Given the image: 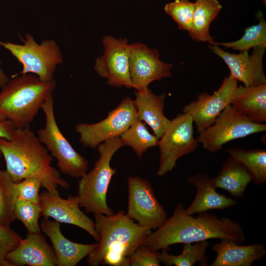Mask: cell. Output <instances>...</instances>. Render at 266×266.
Listing matches in <instances>:
<instances>
[{
  "label": "cell",
  "mask_w": 266,
  "mask_h": 266,
  "mask_svg": "<svg viewBox=\"0 0 266 266\" xmlns=\"http://www.w3.org/2000/svg\"><path fill=\"white\" fill-rule=\"evenodd\" d=\"M211 249L216 256L211 266H251L266 253L263 243L241 245L229 238L221 239L212 245Z\"/></svg>",
  "instance_id": "ffe728a7"
},
{
  "label": "cell",
  "mask_w": 266,
  "mask_h": 266,
  "mask_svg": "<svg viewBox=\"0 0 266 266\" xmlns=\"http://www.w3.org/2000/svg\"><path fill=\"white\" fill-rule=\"evenodd\" d=\"M225 151L230 156L242 164L251 174L257 185L266 181V150L264 149L245 150L241 147L231 148Z\"/></svg>",
  "instance_id": "484cf974"
},
{
  "label": "cell",
  "mask_w": 266,
  "mask_h": 266,
  "mask_svg": "<svg viewBox=\"0 0 266 266\" xmlns=\"http://www.w3.org/2000/svg\"><path fill=\"white\" fill-rule=\"evenodd\" d=\"M237 86V81L229 75L224 78L219 88L213 94L202 92L197 100L183 107L182 112L191 116L198 133L211 126L218 115L231 104Z\"/></svg>",
  "instance_id": "5bb4252c"
},
{
  "label": "cell",
  "mask_w": 266,
  "mask_h": 266,
  "mask_svg": "<svg viewBox=\"0 0 266 266\" xmlns=\"http://www.w3.org/2000/svg\"><path fill=\"white\" fill-rule=\"evenodd\" d=\"M17 198L23 200L39 204V190L40 181L35 178H27L15 183Z\"/></svg>",
  "instance_id": "d6a6232c"
},
{
  "label": "cell",
  "mask_w": 266,
  "mask_h": 266,
  "mask_svg": "<svg viewBox=\"0 0 266 266\" xmlns=\"http://www.w3.org/2000/svg\"><path fill=\"white\" fill-rule=\"evenodd\" d=\"M102 42L104 53L96 59L95 70L107 79L109 86L132 88L129 66L130 44L128 40L106 35Z\"/></svg>",
  "instance_id": "7c38bea8"
},
{
  "label": "cell",
  "mask_w": 266,
  "mask_h": 266,
  "mask_svg": "<svg viewBox=\"0 0 266 266\" xmlns=\"http://www.w3.org/2000/svg\"><path fill=\"white\" fill-rule=\"evenodd\" d=\"M209 49L221 58L230 69V74L237 81L246 86L266 84L263 66V58L266 48H253L251 54L248 51L238 54L225 51L219 46L209 44Z\"/></svg>",
  "instance_id": "9a60e30c"
},
{
  "label": "cell",
  "mask_w": 266,
  "mask_h": 266,
  "mask_svg": "<svg viewBox=\"0 0 266 266\" xmlns=\"http://www.w3.org/2000/svg\"><path fill=\"white\" fill-rule=\"evenodd\" d=\"M40 227L49 237L57 258L58 266H75L97 246L98 243L81 244L67 239L62 233L60 224L43 217Z\"/></svg>",
  "instance_id": "ac0fdd59"
},
{
  "label": "cell",
  "mask_w": 266,
  "mask_h": 266,
  "mask_svg": "<svg viewBox=\"0 0 266 266\" xmlns=\"http://www.w3.org/2000/svg\"><path fill=\"white\" fill-rule=\"evenodd\" d=\"M259 23L245 29L243 36L239 39L229 42H214L212 45L222 46L234 50L243 52L248 51L256 47L266 48V22L263 13H257Z\"/></svg>",
  "instance_id": "83f0119b"
},
{
  "label": "cell",
  "mask_w": 266,
  "mask_h": 266,
  "mask_svg": "<svg viewBox=\"0 0 266 266\" xmlns=\"http://www.w3.org/2000/svg\"><path fill=\"white\" fill-rule=\"evenodd\" d=\"M21 239L10 227L0 224V266H12L6 260V256L18 245Z\"/></svg>",
  "instance_id": "1f68e13d"
},
{
  "label": "cell",
  "mask_w": 266,
  "mask_h": 266,
  "mask_svg": "<svg viewBox=\"0 0 266 266\" xmlns=\"http://www.w3.org/2000/svg\"><path fill=\"white\" fill-rule=\"evenodd\" d=\"M209 246L208 240L183 243L182 253L178 255L169 254L168 249L158 252V259L166 266H192L199 262L201 266H208V257L206 254Z\"/></svg>",
  "instance_id": "d4e9b609"
},
{
  "label": "cell",
  "mask_w": 266,
  "mask_h": 266,
  "mask_svg": "<svg viewBox=\"0 0 266 266\" xmlns=\"http://www.w3.org/2000/svg\"><path fill=\"white\" fill-rule=\"evenodd\" d=\"M195 9L194 2L174 0L165 4L164 10L176 23L179 29L189 32L191 29Z\"/></svg>",
  "instance_id": "f546056e"
},
{
  "label": "cell",
  "mask_w": 266,
  "mask_h": 266,
  "mask_svg": "<svg viewBox=\"0 0 266 266\" xmlns=\"http://www.w3.org/2000/svg\"><path fill=\"white\" fill-rule=\"evenodd\" d=\"M123 144L120 136L111 138L97 146L100 157L93 168L78 181L77 196L80 207L87 213L106 215L114 213L107 203L109 183L116 169L110 166L111 159Z\"/></svg>",
  "instance_id": "5b68a950"
},
{
  "label": "cell",
  "mask_w": 266,
  "mask_h": 266,
  "mask_svg": "<svg viewBox=\"0 0 266 266\" xmlns=\"http://www.w3.org/2000/svg\"><path fill=\"white\" fill-rule=\"evenodd\" d=\"M266 131V124L252 121L230 104L211 126L199 133L196 139L203 149L212 153L232 140Z\"/></svg>",
  "instance_id": "ba28073f"
},
{
  "label": "cell",
  "mask_w": 266,
  "mask_h": 266,
  "mask_svg": "<svg viewBox=\"0 0 266 266\" xmlns=\"http://www.w3.org/2000/svg\"><path fill=\"white\" fill-rule=\"evenodd\" d=\"M135 95L138 118L149 126L159 139L170 123L163 112L165 94L156 95L148 88L145 91H136Z\"/></svg>",
  "instance_id": "44dd1931"
},
{
  "label": "cell",
  "mask_w": 266,
  "mask_h": 266,
  "mask_svg": "<svg viewBox=\"0 0 266 266\" xmlns=\"http://www.w3.org/2000/svg\"><path fill=\"white\" fill-rule=\"evenodd\" d=\"M9 78L5 74L3 70L0 67V88L1 89L3 88L6 84L7 83Z\"/></svg>",
  "instance_id": "d590c367"
},
{
  "label": "cell",
  "mask_w": 266,
  "mask_h": 266,
  "mask_svg": "<svg viewBox=\"0 0 266 266\" xmlns=\"http://www.w3.org/2000/svg\"><path fill=\"white\" fill-rule=\"evenodd\" d=\"M137 118L134 101L127 97L103 120L93 124L79 123L75 130L82 146L94 149L104 141L120 136Z\"/></svg>",
  "instance_id": "30bf717a"
},
{
  "label": "cell",
  "mask_w": 266,
  "mask_h": 266,
  "mask_svg": "<svg viewBox=\"0 0 266 266\" xmlns=\"http://www.w3.org/2000/svg\"><path fill=\"white\" fill-rule=\"evenodd\" d=\"M187 182L194 186L196 195L186 213L193 215L212 209H224L238 204L237 201L216 191L213 178L206 173L200 172L189 177Z\"/></svg>",
  "instance_id": "d6986e66"
},
{
  "label": "cell",
  "mask_w": 266,
  "mask_h": 266,
  "mask_svg": "<svg viewBox=\"0 0 266 266\" xmlns=\"http://www.w3.org/2000/svg\"><path fill=\"white\" fill-rule=\"evenodd\" d=\"M158 252L144 245L139 246L130 258L129 266H159Z\"/></svg>",
  "instance_id": "836d02e7"
},
{
  "label": "cell",
  "mask_w": 266,
  "mask_h": 266,
  "mask_svg": "<svg viewBox=\"0 0 266 266\" xmlns=\"http://www.w3.org/2000/svg\"><path fill=\"white\" fill-rule=\"evenodd\" d=\"M127 183L126 215L147 230L157 229L166 219V213L156 198L150 182L138 176H132L128 177Z\"/></svg>",
  "instance_id": "8fae6325"
},
{
  "label": "cell",
  "mask_w": 266,
  "mask_h": 266,
  "mask_svg": "<svg viewBox=\"0 0 266 266\" xmlns=\"http://www.w3.org/2000/svg\"><path fill=\"white\" fill-rule=\"evenodd\" d=\"M20 39L23 44L0 41V45L8 50L22 65V70L13 75L32 73L44 81L54 79L56 67L63 62L61 50L55 40L45 39L38 44L30 34Z\"/></svg>",
  "instance_id": "52a82bcc"
},
{
  "label": "cell",
  "mask_w": 266,
  "mask_h": 266,
  "mask_svg": "<svg viewBox=\"0 0 266 266\" xmlns=\"http://www.w3.org/2000/svg\"><path fill=\"white\" fill-rule=\"evenodd\" d=\"M39 199L41 214L43 217H51L59 223L77 226L99 241L95 223L79 208L77 196H70L65 199L60 197L59 194L44 191L39 194Z\"/></svg>",
  "instance_id": "2e32d148"
},
{
  "label": "cell",
  "mask_w": 266,
  "mask_h": 266,
  "mask_svg": "<svg viewBox=\"0 0 266 266\" xmlns=\"http://www.w3.org/2000/svg\"><path fill=\"white\" fill-rule=\"evenodd\" d=\"M213 180L216 188L226 190L233 197L242 198L248 184L253 178L242 164L230 156Z\"/></svg>",
  "instance_id": "603a6c76"
},
{
  "label": "cell",
  "mask_w": 266,
  "mask_h": 266,
  "mask_svg": "<svg viewBox=\"0 0 266 266\" xmlns=\"http://www.w3.org/2000/svg\"><path fill=\"white\" fill-rule=\"evenodd\" d=\"M193 121L189 115L179 113L170 123L159 140V166L157 174L163 176L171 171L177 160L194 151L198 142L194 136Z\"/></svg>",
  "instance_id": "9c48e42d"
},
{
  "label": "cell",
  "mask_w": 266,
  "mask_h": 266,
  "mask_svg": "<svg viewBox=\"0 0 266 266\" xmlns=\"http://www.w3.org/2000/svg\"><path fill=\"white\" fill-rule=\"evenodd\" d=\"M16 219L20 220L29 233H40L38 219L41 214L39 204L17 199L14 208Z\"/></svg>",
  "instance_id": "4dcf8cb0"
},
{
  "label": "cell",
  "mask_w": 266,
  "mask_h": 266,
  "mask_svg": "<svg viewBox=\"0 0 266 266\" xmlns=\"http://www.w3.org/2000/svg\"><path fill=\"white\" fill-rule=\"evenodd\" d=\"M156 49L140 42L130 44L129 66L132 88L137 92L148 89L150 83L171 76L172 65L160 59Z\"/></svg>",
  "instance_id": "4fadbf2b"
},
{
  "label": "cell",
  "mask_w": 266,
  "mask_h": 266,
  "mask_svg": "<svg viewBox=\"0 0 266 266\" xmlns=\"http://www.w3.org/2000/svg\"><path fill=\"white\" fill-rule=\"evenodd\" d=\"M192 27L188 32L190 37L197 41L212 45L215 41L210 34L211 22L217 17L222 6L218 0H196Z\"/></svg>",
  "instance_id": "cb8c5ba5"
},
{
  "label": "cell",
  "mask_w": 266,
  "mask_h": 266,
  "mask_svg": "<svg viewBox=\"0 0 266 266\" xmlns=\"http://www.w3.org/2000/svg\"><path fill=\"white\" fill-rule=\"evenodd\" d=\"M94 216L100 240L96 248L88 255V264L129 266L130 257L144 244L151 231L139 226L124 210L109 215Z\"/></svg>",
  "instance_id": "3957f363"
},
{
  "label": "cell",
  "mask_w": 266,
  "mask_h": 266,
  "mask_svg": "<svg viewBox=\"0 0 266 266\" xmlns=\"http://www.w3.org/2000/svg\"><path fill=\"white\" fill-rule=\"evenodd\" d=\"M41 109L45 122L44 127L37 131L38 138L57 160V166L62 173L81 178L87 171L89 162L72 147L60 131L55 119L52 94L46 98Z\"/></svg>",
  "instance_id": "8992f818"
},
{
  "label": "cell",
  "mask_w": 266,
  "mask_h": 266,
  "mask_svg": "<svg viewBox=\"0 0 266 266\" xmlns=\"http://www.w3.org/2000/svg\"><path fill=\"white\" fill-rule=\"evenodd\" d=\"M231 105L250 120L266 122V84L255 86H237Z\"/></svg>",
  "instance_id": "7402d4cb"
},
{
  "label": "cell",
  "mask_w": 266,
  "mask_h": 266,
  "mask_svg": "<svg viewBox=\"0 0 266 266\" xmlns=\"http://www.w3.org/2000/svg\"><path fill=\"white\" fill-rule=\"evenodd\" d=\"M0 151L6 171L14 183L27 178L39 179L49 193L59 194L60 186L69 188L60 172L52 166V158L30 126L17 128L10 139L0 138Z\"/></svg>",
  "instance_id": "7a4b0ae2"
},
{
  "label": "cell",
  "mask_w": 266,
  "mask_h": 266,
  "mask_svg": "<svg viewBox=\"0 0 266 266\" xmlns=\"http://www.w3.org/2000/svg\"><path fill=\"white\" fill-rule=\"evenodd\" d=\"M56 86L55 79L44 81L32 73L12 75L0 91V113L17 128L30 126Z\"/></svg>",
  "instance_id": "277c9868"
},
{
  "label": "cell",
  "mask_w": 266,
  "mask_h": 266,
  "mask_svg": "<svg viewBox=\"0 0 266 266\" xmlns=\"http://www.w3.org/2000/svg\"><path fill=\"white\" fill-rule=\"evenodd\" d=\"M16 129L10 120L0 113V138L10 139Z\"/></svg>",
  "instance_id": "e575fe53"
},
{
  "label": "cell",
  "mask_w": 266,
  "mask_h": 266,
  "mask_svg": "<svg viewBox=\"0 0 266 266\" xmlns=\"http://www.w3.org/2000/svg\"><path fill=\"white\" fill-rule=\"evenodd\" d=\"M120 137L123 145L131 147L139 158L149 148L158 146L159 140L138 118Z\"/></svg>",
  "instance_id": "4316f807"
},
{
  "label": "cell",
  "mask_w": 266,
  "mask_h": 266,
  "mask_svg": "<svg viewBox=\"0 0 266 266\" xmlns=\"http://www.w3.org/2000/svg\"><path fill=\"white\" fill-rule=\"evenodd\" d=\"M12 266H55L57 258L54 249L40 233H28L18 245L6 256Z\"/></svg>",
  "instance_id": "e0dca14e"
},
{
  "label": "cell",
  "mask_w": 266,
  "mask_h": 266,
  "mask_svg": "<svg viewBox=\"0 0 266 266\" xmlns=\"http://www.w3.org/2000/svg\"><path fill=\"white\" fill-rule=\"evenodd\" d=\"M2 157V154H1V153L0 151V164H1V157Z\"/></svg>",
  "instance_id": "8d00e7d4"
},
{
  "label": "cell",
  "mask_w": 266,
  "mask_h": 266,
  "mask_svg": "<svg viewBox=\"0 0 266 266\" xmlns=\"http://www.w3.org/2000/svg\"><path fill=\"white\" fill-rule=\"evenodd\" d=\"M15 183L6 170L0 169V224L7 227L16 220L14 208L17 196Z\"/></svg>",
  "instance_id": "f1b7e54d"
},
{
  "label": "cell",
  "mask_w": 266,
  "mask_h": 266,
  "mask_svg": "<svg viewBox=\"0 0 266 266\" xmlns=\"http://www.w3.org/2000/svg\"><path fill=\"white\" fill-rule=\"evenodd\" d=\"M212 238L232 239L241 244L246 236L241 225L229 218H218L206 211L194 217L187 214L182 204L178 203L171 216L156 231L148 233L143 245L158 251L168 249L173 244Z\"/></svg>",
  "instance_id": "6da1fadb"
}]
</instances>
